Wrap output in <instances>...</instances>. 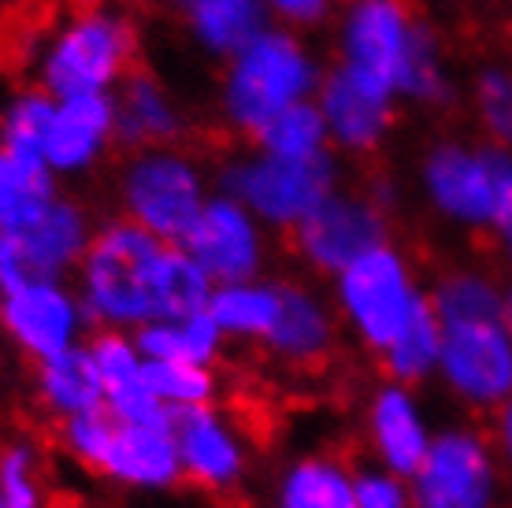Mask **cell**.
Masks as SVG:
<instances>
[{"mask_svg": "<svg viewBox=\"0 0 512 508\" xmlns=\"http://www.w3.org/2000/svg\"><path fill=\"white\" fill-rule=\"evenodd\" d=\"M501 145L479 149L464 141H442L423 160V193L438 216L461 227H490L498 204Z\"/></svg>", "mask_w": 512, "mask_h": 508, "instance_id": "cell-10", "label": "cell"}, {"mask_svg": "<svg viewBox=\"0 0 512 508\" xmlns=\"http://www.w3.org/2000/svg\"><path fill=\"white\" fill-rule=\"evenodd\" d=\"M56 201L52 167L0 145V230H19Z\"/></svg>", "mask_w": 512, "mask_h": 508, "instance_id": "cell-25", "label": "cell"}, {"mask_svg": "<svg viewBox=\"0 0 512 508\" xmlns=\"http://www.w3.org/2000/svg\"><path fill=\"white\" fill-rule=\"evenodd\" d=\"M320 112L331 138L349 153H372L394 123V93L375 86L346 64L334 67L320 86Z\"/></svg>", "mask_w": 512, "mask_h": 508, "instance_id": "cell-16", "label": "cell"}, {"mask_svg": "<svg viewBox=\"0 0 512 508\" xmlns=\"http://www.w3.org/2000/svg\"><path fill=\"white\" fill-rule=\"evenodd\" d=\"M275 508H357V490L338 460L308 457L282 475Z\"/></svg>", "mask_w": 512, "mask_h": 508, "instance_id": "cell-29", "label": "cell"}, {"mask_svg": "<svg viewBox=\"0 0 512 508\" xmlns=\"http://www.w3.org/2000/svg\"><path fill=\"white\" fill-rule=\"evenodd\" d=\"M0 494H4V508H41L30 445H8L0 453Z\"/></svg>", "mask_w": 512, "mask_h": 508, "instance_id": "cell-37", "label": "cell"}, {"mask_svg": "<svg viewBox=\"0 0 512 508\" xmlns=\"http://www.w3.org/2000/svg\"><path fill=\"white\" fill-rule=\"evenodd\" d=\"M442 327L453 323H479V319H505V290L479 271H449L427 293Z\"/></svg>", "mask_w": 512, "mask_h": 508, "instance_id": "cell-30", "label": "cell"}, {"mask_svg": "<svg viewBox=\"0 0 512 508\" xmlns=\"http://www.w3.org/2000/svg\"><path fill=\"white\" fill-rule=\"evenodd\" d=\"M353 490H357V508H412L409 479H401L394 471L364 468L353 475Z\"/></svg>", "mask_w": 512, "mask_h": 508, "instance_id": "cell-38", "label": "cell"}, {"mask_svg": "<svg viewBox=\"0 0 512 508\" xmlns=\"http://www.w3.org/2000/svg\"><path fill=\"white\" fill-rule=\"evenodd\" d=\"M271 356L294 368H316L334 349V316L316 293L297 282H279V312L264 338Z\"/></svg>", "mask_w": 512, "mask_h": 508, "instance_id": "cell-20", "label": "cell"}, {"mask_svg": "<svg viewBox=\"0 0 512 508\" xmlns=\"http://www.w3.org/2000/svg\"><path fill=\"white\" fill-rule=\"evenodd\" d=\"M327 138H331V130H327L320 104H308V101L286 104L282 112L271 115L268 123L253 134L260 153H271V156H316L323 153Z\"/></svg>", "mask_w": 512, "mask_h": 508, "instance_id": "cell-31", "label": "cell"}, {"mask_svg": "<svg viewBox=\"0 0 512 508\" xmlns=\"http://www.w3.org/2000/svg\"><path fill=\"white\" fill-rule=\"evenodd\" d=\"M78 4H97V0H78Z\"/></svg>", "mask_w": 512, "mask_h": 508, "instance_id": "cell-43", "label": "cell"}, {"mask_svg": "<svg viewBox=\"0 0 512 508\" xmlns=\"http://www.w3.org/2000/svg\"><path fill=\"white\" fill-rule=\"evenodd\" d=\"M397 93H405L420 104H446L449 101V75L442 64V45H438L435 30L431 26L416 23L412 30V45L397 78Z\"/></svg>", "mask_w": 512, "mask_h": 508, "instance_id": "cell-32", "label": "cell"}, {"mask_svg": "<svg viewBox=\"0 0 512 508\" xmlns=\"http://www.w3.org/2000/svg\"><path fill=\"white\" fill-rule=\"evenodd\" d=\"M0 327L26 356L49 360L82 345V327H90L82 297L67 290L64 279L30 282L12 293H0Z\"/></svg>", "mask_w": 512, "mask_h": 508, "instance_id": "cell-12", "label": "cell"}, {"mask_svg": "<svg viewBox=\"0 0 512 508\" xmlns=\"http://www.w3.org/2000/svg\"><path fill=\"white\" fill-rule=\"evenodd\" d=\"M93 230L75 201H56L34 223L19 230H0V293H12L30 282L64 279L82 264Z\"/></svg>", "mask_w": 512, "mask_h": 508, "instance_id": "cell-7", "label": "cell"}, {"mask_svg": "<svg viewBox=\"0 0 512 508\" xmlns=\"http://www.w3.org/2000/svg\"><path fill=\"white\" fill-rule=\"evenodd\" d=\"M145 382L171 412L190 405H208L216 397L212 368L190 364V360H145Z\"/></svg>", "mask_w": 512, "mask_h": 508, "instance_id": "cell-33", "label": "cell"}, {"mask_svg": "<svg viewBox=\"0 0 512 508\" xmlns=\"http://www.w3.org/2000/svg\"><path fill=\"white\" fill-rule=\"evenodd\" d=\"M134 49L130 26L116 15H82L60 34L45 60V89L64 97L104 93L123 78Z\"/></svg>", "mask_w": 512, "mask_h": 508, "instance_id": "cell-9", "label": "cell"}, {"mask_svg": "<svg viewBox=\"0 0 512 508\" xmlns=\"http://www.w3.org/2000/svg\"><path fill=\"white\" fill-rule=\"evenodd\" d=\"M38 394L52 416L71 420L93 408H104V379L93 360L90 345H75L60 356H49L38 364Z\"/></svg>", "mask_w": 512, "mask_h": 508, "instance_id": "cell-23", "label": "cell"}, {"mask_svg": "<svg viewBox=\"0 0 512 508\" xmlns=\"http://www.w3.org/2000/svg\"><path fill=\"white\" fill-rule=\"evenodd\" d=\"M116 141L127 149H160L182 138V112L167 97V89L145 71L123 75L116 93Z\"/></svg>", "mask_w": 512, "mask_h": 508, "instance_id": "cell-21", "label": "cell"}, {"mask_svg": "<svg viewBox=\"0 0 512 508\" xmlns=\"http://www.w3.org/2000/svg\"><path fill=\"white\" fill-rule=\"evenodd\" d=\"M505 319H509V327H512V282H509V290H505Z\"/></svg>", "mask_w": 512, "mask_h": 508, "instance_id": "cell-42", "label": "cell"}, {"mask_svg": "<svg viewBox=\"0 0 512 508\" xmlns=\"http://www.w3.org/2000/svg\"><path fill=\"white\" fill-rule=\"evenodd\" d=\"M179 245L205 267L216 286L256 279L264 267L260 219L242 201H234L231 193L205 201Z\"/></svg>", "mask_w": 512, "mask_h": 508, "instance_id": "cell-13", "label": "cell"}, {"mask_svg": "<svg viewBox=\"0 0 512 508\" xmlns=\"http://www.w3.org/2000/svg\"><path fill=\"white\" fill-rule=\"evenodd\" d=\"M108 479L141 490H164L182 479V460L171 423H123L112 416L104 445L90 464Z\"/></svg>", "mask_w": 512, "mask_h": 508, "instance_id": "cell-15", "label": "cell"}, {"mask_svg": "<svg viewBox=\"0 0 512 508\" xmlns=\"http://www.w3.org/2000/svg\"><path fill=\"white\" fill-rule=\"evenodd\" d=\"M108 138H116V104L104 93L64 97L56 104L45 138V164L60 175H75L97 164Z\"/></svg>", "mask_w": 512, "mask_h": 508, "instance_id": "cell-18", "label": "cell"}, {"mask_svg": "<svg viewBox=\"0 0 512 508\" xmlns=\"http://www.w3.org/2000/svg\"><path fill=\"white\" fill-rule=\"evenodd\" d=\"M56 104L45 93H26L4 112L0 123V145L23 156H38L45 160V138H49V123Z\"/></svg>", "mask_w": 512, "mask_h": 508, "instance_id": "cell-34", "label": "cell"}, {"mask_svg": "<svg viewBox=\"0 0 512 508\" xmlns=\"http://www.w3.org/2000/svg\"><path fill=\"white\" fill-rule=\"evenodd\" d=\"M167 242L134 219L108 223L90 238L78 264V297L90 327L138 331L156 316L153 286Z\"/></svg>", "mask_w": 512, "mask_h": 508, "instance_id": "cell-1", "label": "cell"}, {"mask_svg": "<svg viewBox=\"0 0 512 508\" xmlns=\"http://www.w3.org/2000/svg\"><path fill=\"white\" fill-rule=\"evenodd\" d=\"M438 379L472 408H501L512 397V327L509 319L453 323L442 334Z\"/></svg>", "mask_w": 512, "mask_h": 508, "instance_id": "cell-8", "label": "cell"}, {"mask_svg": "<svg viewBox=\"0 0 512 508\" xmlns=\"http://www.w3.org/2000/svg\"><path fill=\"white\" fill-rule=\"evenodd\" d=\"M127 216L153 230L160 242H182L197 212L205 208V182L201 171L179 153L145 149L127 164L119 182Z\"/></svg>", "mask_w": 512, "mask_h": 508, "instance_id": "cell-5", "label": "cell"}, {"mask_svg": "<svg viewBox=\"0 0 512 508\" xmlns=\"http://www.w3.org/2000/svg\"><path fill=\"white\" fill-rule=\"evenodd\" d=\"M320 82L316 60L294 34L268 30L234 56L223 82V112L234 127L253 138L286 104L305 101Z\"/></svg>", "mask_w": 512, "mask_h": 508, "instance_id": "cell-2", "label": "cell"}, {"mask_svg": "<svg viewBox=\"0 0 512 508\" xmlns=\"http://www.w3.org/2000/svg\"><path fill=\"white\" fill-rule=\"evenodd\" d=\"M0 508H4V494H0Z\"/></svg>", "mask_w": 512, "mask_h": 508, "instance_id": "cell-44", "label": "cell"}, {"mask_svg": "<svg viewBox=\"0 0 512 508\" xmlns=\"http://www.w3.org/2000/svg\"><path fill=\"white\" fill-rule=\"evenodd\" d=\"M412 508H498V460L483 434L449 427L409 479Z\"/></svg>", "mask_w": 512, "mask_h": 508, "instance_id": "cell-6", "label": "cell"}, {"mask_svg": "<svg viewBox=\"0 0 512 508\" xmlns=\"http://www.w3.org/2000/svg\"><path fill=\"white\" fill-rule=\"evenodd\" d=\"M475 115L494 145L512 149V71L509 67H487L479 71L472 89Z\"/></svg>", "mask_w": 512, "mask_h": 508, "instance_id": "cell-35", "label": "cell"}, {"mask_svg": "<svg viewBox=\"0 0 512 508\" xmlns=\"http://www.w3.org/2000/svg\"><path fill=\"white\" fill-rule=\"evenodd\" d=\"M490 230L498 234V245L505 260L512 264V153L501 149V164H498V204H494V219H490Z\"/></svg>", "mask_w": 512, "mask_h": 508, "instance_id": "cell-39", "label": "cell"}, {"mask_svg": "<svg viewBox=\"0 0 512 508\" xmlns=\"http://www.w3.org/2000/svg\"><path fill=\"white\" fill-rule=\"evenodd\" d=\"M368 431H372V449L386 471L401 479H412L431 449V427L423 420L420 401L412 397L405 382H390L372 397L368 408Z\"/></svg>", "mask_w": 512, "mask_h": 508, "instance_id": "cell-19", "label": "cell"}, {"mask_svg": "<svg viewBox=\"0 0 512 508\" xmlns=\"http://www.w3.org/2000/svg\"><path fill=\"white\" fill-rule=\"evenodd\" d=\"M442 319H438L431 297L423 293V301L412 308V316L405 319V327L394 334V342L386 345L383 353V368L394 382H405V386H416V382L438 375V356H442Z\"/></svg>", "mask_w": 512, "mask_h": 508, "instance_id": "cell-24", "label": "cell"}, {"mask_svg": "<svg viewBox=\"0 0 512 508\" xmlns=\"http://www.w3.org/2000/svg\"><path fill=\"white\" fill-rule=\"evenodd\" d=\"M145 360H190V364H212L223 345V331L212 312L190 319H149L134 331Z\"/></svg>", "mask_w": 512, "mask_h": 508, "instance_id": "cell-27", "label": "cell"}, {"mask_svg": "<svg viewBox=\"0 0 512 508\" xmlns=\"http://www.w3.org/2000/svg\"><path fill=\"white\" fill-rule=\"evenodd\" d=\"M90 353L101 368L104 390H116L127 382H138L145 375V356H141L134 334L119 331V327H97L90 342Z\"/></svg>", "mask_w": 512, "mask_h": 508, "instance_id": "cell-36", "label": "cell"}, {"mask_svg": "<svg viewBox=\"0 0 512 508\" xmlns=\"http://www.w3.org/2000/svg\"><path fill=\"white\" fill-rule=\"evenodd\" d=\"M334 297L360 345L383 353L423 301V290L416 286L409 260L383 242L334 275Z\"/></svg>", "mask_w": 512, "mask_h": 508, "instance_id": "cell-4", "label": "cell"}, {"mask_svg": "<svg viewBox=\"0 0 512 508\" xmlns=\"http://www.w3.org/2000/svg\"><path fill=\"white\" fill-rule=\"evenodd\" d=\"M271 12H279L282 19H290V23H301V26H312L320 23L327 8H331V0H264Z\"/></svg>", "mask_w": 512, "mask_h": 508, "instance_id": "cell-40", "label": "cell"}, {"mask_svg": "<svg viewBox=\"0 0 512 508\" xmlns=\"http://www.w3.org/2000/svg\"><path fill=\"white\" fill-rule=\"evenodd\" d=\"M171 431L179 445L182 475L201 486H231L245 468V453L238 434L216 408L190 405L171 412Z\"/></svg>", "mask_w": 512, "mask_h": 508, "instance_id": "cell-17", "label": "cell"}, {"mask_svg": "<svg viewBox=\"0 0 512 508\" xmlns=\"http://www.w3.org/2000/svg\"><path fill=\"white\" fill-rule=\"evenodd\" d=\"M208 312L219 323L223 338L264 342L275 323V312H279V282H223L212 293Z\"/></svg>", "mask_w": 512, "mask_h": 508, "instance_id": "cell-26", "label": "cell"}, {"mask_svg": "<svg viewBox=\"0 0 512 508\" xmlns=\"http://www.w3.org/2000/svg\"><path fill=\"white\" fill-rule=\"evenodd\" d=\"M338 186V167L327 153L316 156H249L223 171V193L242 201L260 223L294 230Z\"/></svg>", "mask_w": 512, "mask_h": 508, "instance_id": "cell-3", "label": "cell"}, {"mask_svg": "<svg viewBox=\"0 0 512 508\" xmlns=\"http://www.w3.org/2000/svg\"><path fill=\"white\" fill-rule=\"evenodd\" d=\"M190 19L197 41L216 56H238L268 34L264 0H171Z\"/></svg>", "mask_w": 512, "mask_h": 508, "instance_id": "cell-22", "label": "cell"}, {"mask_svg": "<svg viewBox=\"0 0 512 508\" xmlns=\"http://www.w3.org/2000/svg\"><path fill=\"white\" fill-rule=\"evenodd\" d=\"M216 282L205 267L197 264L182 245H167L156 267V286H153V319H190L208 312L212 305Z\"/></svg>", "mask_w": 512, "mask_h": 508, "instance_id": "cell-28", "label": "cell"}, {"mask_svg": "<svg viewBox=\"0 0 512 508\" xmlns=\"http://www.w3.org/2000/svg\"><path fill=\"white\" fill-rule=\"evenodd\" d=\"M416 19L401 0H357L342 26L346 67L375 86L397 93Z\"/></svg>", "mask_w": 512, "mask_h": 508, "instance_id": "cell-14", "label": "cell"}, {"mask_svg": "<svg viewBox=\"0 0 512 508\" xmlns=\"http://www.w3.org/2000/svg\"><path fill=\"white\" fill-rule=\"evenodd\" d=\"M498 449L505 464L512 468V397L498 408Z\"/></svg>", "mask_w": 512, "mask_h": 508, "instance_id": "cell-41", "label": "cell"}, {"mask_svg": "<svg viewBox=\"0 0 512 508\" xmlns=\"http://www.w3.org/2000/svg\"><path fill=\"white\" fill-rule=\"evenodd\" d=\"M386 208L372 197H353V193L334 190L320 208H312L294 227V249L312 271L338 275L357 256L386 242Z\"/></svg>", "mask_w": 512, "mask_h": 508, "instance_id": "cell-11", "label": "cell"}]
</instances>
